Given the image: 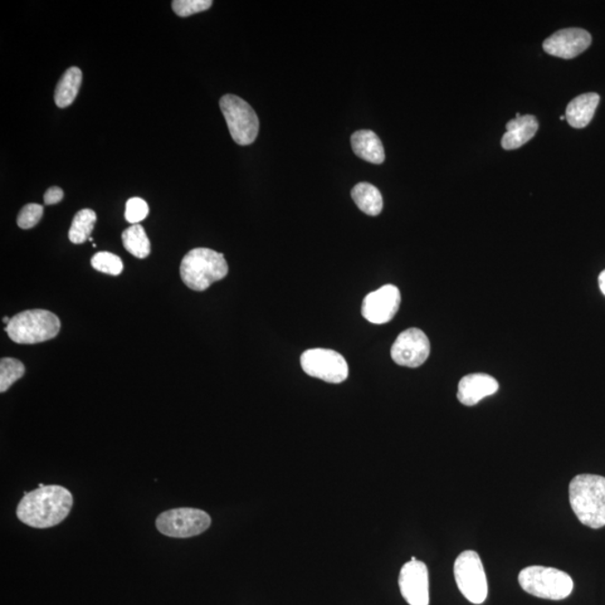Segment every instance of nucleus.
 <instances>
[{
	"mask_svg": "<svg viewBox=\"0 0 605 605\" xmlns=\"http://www.w3.org/2000/svg\"><path fill=\"white\" fill-rule=\"evenodd\" d=\"M72 507L73 496L67 487L41 485L22 497L16 516L32 528L46 529L61 524L70 515Z\"/></svg>",
	"mask_w": 605,
	"mask_h": 605,
	"instance_id": "obj_1",
	"label": "nucleus"
},
{
	"mask_svg": "<svg viewBox=\"0 0 605 605\" xmlns=\"http://www.w3.org/2000/svg\"><path fill=\"white\" fill-rule=\"evenodd\" d=\"M569 504L578 519L590 528L605 526V477L579 475L569 483Z\"/></svg>",
	"mask_w": 605,
	"mask_h": 605,
	"instance_id": "obj_2",
	"label": "nucleus"
},
{
	"mask_svg": "<svg viewBox=\"0 0 605 605\" xmlns=\"http://www.w3.org/2000/svg\"><path fill=\"white\" fill-rule=\"evenodd\" d=\"M180 278L195 292H203L228 275L229 267L223 253L208 248H195L180 262Z\"/></svg>",
	"mask_w": 605,
	"mask_h": 605,
	"instance_id": "obj_3",
	"label": "nucleus"
},
{
	"mask_svg": "<svg viewBox=\"0 0 605 605\" xmlns=\"http://www.w3.org/2000/svg\"><path fill=\"white\" fill-rule=\"evenodd\" d=\"M61 330L60 319L50 311L28 310L12 317L6 333L18 344H36L55 339Z\"/></svg>",
	"mask_w": 605,
	"mask_h": 605,
	"instance_id": "obj_4",
	"label": "nucleus"
},
{
	"mask_svg": "<svg viewBox=\"0 0 605 605\" xmlns=\"http://www.w3.org/2000/svg\"><path fill=\"white\" fill-rule=\"evenodd\" d=\"M521 589L536 598L559 601L573 592L574 582L568 573L545 566H529L519 573Z\"/></svg>",
	"mask_w": 605,
	"mask_h": 605,
	"instance_id": "obj_5",
	"label": "nucleus"
},
{
	"mask_svg": "<svg viewBox=\"0 0 605 605\" xmlns=\"http://www.w3.org/2000/svg\"><path fill=\"white\" fill-rule=\"evenodd\" d=\"M454 578L458 590L468 602L482 604L487 597V580L479 554L463 551L454 563Z\"/></svg>",
	"mask_w": 605,
	"mask_h": 605,
	"instance_id": "obj_6",
	"label": "nucleus"
},
{
	"mask_svg": "<svg viewBox=\"0 0 605 605\" xmlns=\"http://www.w3.org/2000/svg\"><path fill=\"white\" fill-rule=\"evenodd\" d=\"M220 108L232 139L241 146L252 144L260 131V119L252 107L241 97L226 95L221 97Z\"/></svg>",
	"mask_w": 605,
	"mask_h": 605,
	"instance_id": "obj_7",
	"label": "nucleus"
},
{
	"mask_svg": "<svg viewBox=\"0 0 605 605\" xmlns=\"http://www.w3.org/2000/svg\"><path fill=\"white\" fill-rule=\"evenodd\" d=\"M211 524L208 512L195 508L166 510L156 519V528L159 533L172 538H191L201 535Z\"/></svg>",
	"mask_w": 605,
	"mask_h": 605,
	"instance_id": "obj_8",
	"label": "nucleus"
},
{
	"mask_svg": "<svg viewBox=\"0 0 605 605\" xmlns=\"http://www.w3.org/2000/svg\"><path fill=\"white\" fill-rule=\"evenodd\" d=\"M301 364L306 374L325 383L341 384L349 377L348 364L333 350H307L302 354Z\"/></svg>",
	"mask_w": 605,
	"mask_h": 605,
	"instance_id": "obj_9",
	"label": "nucleus"
},
{
	"mask_svg": "<svg viewBox=\"0 0 605 605\" xmlns=\"http://www.w3.org/2000/svg\"><path fill=\"white\" fill-rule=\"evenodd\" d=\"M392 358L399 365L417 368L431 354V344L422 330L412 328L398 335L392 346Z\"/></svg>",
	"mask_w": 605,
	"mask_h": 605,
	"instance_id": "obj_10",
	"label": "nucleus"
},
{
	"mask_svg": "<svg viewBox=\"0 0 605 605\" xmlns=\"http://www.w3.org/2000/svg\"><path fill=\"white\" fill-rule=\"evenodd\" d=\"M400 593L409 605H429L428 569L421 560H409L400 569Z\"/></svg>",
	"mask_w": 605,
	"mask_h": 605,
	"instance_id": "obj_11",
	"label": "nucleus"
},
{
	"mask_svg": "<svg viewBox=\"0 0 605 605\" xmlns=\"http://www.w3.org/2000/svg\"><path fill=\"white\" fill-rule=\"evenodd\" d=\"M402 296L396 286L385 285L370 292L363 302V316L370 323L385 324L392 321L399 310Z\"/></svg>",
	"mask_w": 605,
	"mask_h": 605,
	"instance_id": "obj_12",
	"label": "nucleus"
},
{
	"mask_svg": "<svg viewBox=\"0 0 605 605\" xmlns=\"http://www.w3.org/2000/svg\"><path fill=\"white\" fill-rule=\"evenodd\" d=\"M592 36L582 28H565L546 38L543 47L553 56L565 58L577 57L591 46Z\"/></svg>",
	"mask_w": 605,
	"mask_h": 605,
	"instance_id": "obj_13",
	"label": "nucleus"
},
{
	"mask_svg": "<svg viewBox=\"0 0 605 605\" xmlns=\"http://www.w3.org/2000/svg\"><path fill=\"white\" fill-rule=\"evenodd\" d=\"M499 389V384L494 377L486 374H471L460 380L457 389V398L466 406H475L483 398L495 395Z\"/></svg>",
	"mask_w": 605,
	"mask_h": 605,
	"instance_id": "obj_14",
	"label": "nucleus"
},
{
	"mask_svg": "<svg viewBox=\"0 0 605 605\" xmlns=\"http://www.w3.org/2000/svg\"><path fill=\"white\" fill-rule=\"evenodd\" d=\"M537 130L538 121L535 116L517 114L516 118L507 124V131L501 140L502 148L506 150L520 149L534 138Z\"/></svg>",
	"mask_w": 605,
	"mask_h": 605,
	"instance_id": "obj_15",
	"label": "nucleus"
},
{
	"mask_svg": "<svg viewBox=\"0 0 605 605\" xmlns=\"http://www.w3.org/2000/svg\"><path fill=\"white\" fill-rule=\"evenodd\" d=\"M599 102L598 94H584L575 97L566 108V120L573 128H584L591 123Z\"/></svg>",
	"mask_w": 605,
	"mask_h": 605,
	"instance_id": "obj_16",
	"label": "nucleus"
},
{
	"mask_svg": "<svg viewBox=\"0 0 605 605\" xmlns=\"http://www.w3.org/2000/svg\"><path fill=\"white\" fill-rule=\"evenodd\" d=\"M351 145L358 158L369 163L380 165L385 162V149L382 140L372 130H359L351 138Z\"/></svg>",
	"mask_w": 605,
	"mask_h": 605,
	"instance_id": "obj_17",
	"label": "nucleus"
},
{
	"mask_svg": "<svg viewBox=\"0 0 605 605\" xmlns=\"http://www.w3.org/2000/svg\"><path fill=\"white\" fill-rule=\"evenodd\" d=\"M82 83V71L79 67H72L65 72L57 82L55 100L58 108H67L76 100L79 94Z\"/></svg>",
	"mask_w": 605,
	"mask_h": 605,
	"instance_id": "obj_18",
	"label": "nucleus"
},
{
	"mask_svg": "<svg viewBox=\"0 0 605 605\" xmlns=\"http://www.w3.org/2000/svg\"><path fill=\"white\" fill-rule=\"evenodd\" d=\"M351 195L361 211L368 216H378L383 211V195L374 185L359 183L353 189Z\"/></svg>",
	"mask_w": 605,
	"mask_h": 605,
	"instance_id": "obj_19",
	"label": "nucleus"
},
{
	"mask_svg": "<svg viewBox=\"0 0 605 605\" xmlns=\"http://www.w3.org/2000/svg\"><path fill=\"white\" fill-rule=\"evenodd\" d=\"M121 239H123L126 251L134 257L144 260V258L149 256L150 241L145 229L140 224H134V226L126 229Z\"/></svg>",
	"mask_w": 605,
	"mask_h": 605,
	"instance_id": "obj_20",
	"label": "nucleus"
},
{
	"mask_svg": "<svg viewBox=\"0 0 605 605\" xmlns=\"http://www.w3.org/2000/svg\"><path fill=\"white\" fill-rule=\"evenodd\" d=\"M97 221V214L94 210L83 209L73 218L69 231L70 241L80 245V243L89 241L92 231H94Z\"/></svg>",
	"mask_w": 605,
	"mask_h": 605,
	"instance_id": "obj_21",
	"label": "nucleus"
},
{
	"mask_svg": "<svg viewBox=\"0 0 605 605\" xmlns=\"http://www.w3.org/2000/svg\"><path fill=\"white\" fill-rule=\"evenodd\" d=\"M24 374H26V367L21 361L3 358L0 361V393H6Z\"/></svg>",
	"mask_w": 605,
	"mask_h": 605,
	"instance_id": "obj_22",
	"label": "nucleus"
},
{
	"mask_svg": "<svg viewBox=\"0 0 605 605\" xmlns=\"http://www.w3.org/2000/svg\"><path fill=\"white\" fill-rule=\"evenodd\" d=\"M91 265L96 271L112 276H118L124 271V263L120 258L107 251L96 253L92 257Z\"/></svg>",
	"mask_w": 605,
	"mask_h": 605,
	"instance_id": "obj_23",
	"label": "nucleus"
},
{
	"mask_svg": "<svg viewBox=\"0 0 605 605\" xmlns=\"http://www.w3.org/2000/svg\"><path fill=\"white\" fill-rule=\"evenodd\" d=\"M211 0H174L173 11L179 17H189L191 15L206 12L211 8Z\"/></svg>",
	"mask_w": 605,
	"mask_h": 605,
	"instance_id": "obj_24",
	"label": "nucleus"
},
{
	"mask_svg": "<svg viewBox=\"0 0 605 605\" xmlns=\"http://www.w3.org/2000/svg\"><path fill=\"white\" fill-rule=\"evenodd\" d=\"M149 213V204L140 198H131L127 201L125 218L129 223L139 224L145 220Z\"/></svg>",
	"mask_w": 605,
	"mask_h": 605,
	"instance_id": "obj_25",
	"label": "nucleus"
},
{
	"mask_svg": "<svg viewBox=\"0 0 605 605\" xmlns=\"http://www.w3.org/2000/svg\"><path fill=\"white\" fill-rule=\"evenodd\" d=\"M44 208L40 204L31 203L24 207L17 217V224L21 229H32L41 221Z\"/></svg>",
	"mask_w": 605,
	"mask_h": 605,
	"instance_id": "obj_26",
	"label": "nucleus"
},
{
	"mask_svg": "<svg viewBox=\"0 0 605 605\" xmlns=\"http://www.w3.org/2000/svg\"><path fill=\"white\" fill-rule=\"evenodd\" d=\"M65 197L63 190L61 188L53 187L47 190L46 194H44V203L47 206H53V204L60 203Z\"/></svg>",
	"mask_w": 605,
	"mask_h": 605,
	"instance_id": "obj_27",
	"label": "nucleus"
},
{
	"mask_svg": "<svg viewBox=\"0 0 605 605\" xmlns=\"http://www.w3.org/2000/svg\"><path fill=\"white\" fill-rule=\"evenodd\" d=\"M599 285H600V290L602 291L603 294L605 295V271L601 272V275L599 277Z\"/></svg>",
	"mask_w": 605,
	"mask_h": 605,
	"instance_id": "obj_28",
	"label": "nucleus"
},
{
	"mask_svg": "<svg viewBox=\"0 0 605 605\" xmlns=\"http://www.w3.org/2000/svg\"><path fill=\"white\" fill-rule=\"evenodd\" d=\"M559 119H560V120H565V119H566V117H565V116H560V117H559Z\"/></svg>",
	"mask_w": 605,
	"mask_h": 605,
	"instance_id": "obj_29",
	"label": "nucleus"
}]
</instances>
